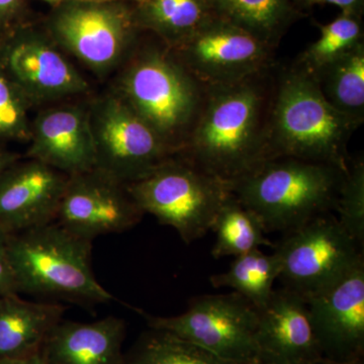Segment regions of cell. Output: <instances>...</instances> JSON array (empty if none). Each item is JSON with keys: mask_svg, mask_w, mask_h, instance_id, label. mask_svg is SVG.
<instances>
[{"mask_svg": "<svg viewBox=\"0 0 364 364\" xmlns=\"http://www.w3.org/2000/svg\"><path fill=\"white\" fill-rule=\"evenodd\" d=\"M139 41L119 69L112 92L177 155L196 123L207 86L189 73L168 46Z\"/></svg>", "mask_w": 364, "mask_h": 364, "instance_id": "obj_2", "label": "cell"}, {"mask_svg": "<svg viewBox=\"0 0 364 364\" xmlns=\"http://www.w3.org/2000/svg\"><path fill=\"white\" fill-rule=\"evenodd\" d=\"M337 220L361 248L364 243V160L352 158L340 188Z\"/></svg>", "mask_w": 364, "mask_h": 364, "instance_id": "obj_27", "label": "cell"}, {"mask_svg": "<svg viewBox=\"0 0 364 364\" xmlns=\"http://www.w3.org/2000/svg\"><path fill=\"white\" fill-rule=\"evenodd\" d=\"M128 364H239L171 333L153 329L129 359Z\"/></svg>", "mask_w": 364, "mask_h": 364, "instance_id": "obj_26", "label": "cell"}, {"mask_svg": "<svg viewBox=\"0 0 364 364\" xmlns=\"http://www.w3.org/2000/svg\"><path fill=\"white\" fill-rule=\"evenodd\" d=\"M277 64L236 82L208 86L179 156L227 184L267 160Z\"/></svg>", "mask_w": 364, "mask_h": 364, "instance_id": "obj_1", "label": "cell"}, {"mask_svg": "<svg viewBox=\"0 0 364 364\" xmlns=\"http://www.w3.org/2000/svg\"><path fill=\"white\" fill-rule=\"evenodd\" d=\"M136 25L169 48L215 18L210 0H128Z\"/></svg>", "mask_w": 364, "mask_h": 364, "instance_id": "obj_20", "label": "cell"}, {"mask_svg": "<svg viewBox=\"0 0 364 364\" xmlns=\"http://www.w3.org/2000/svg\"><path fill=\"white\" fill-rule=\"evenodd\" d=\"M143 215L127 184L93 168L68 176L55 222L92 241L102 235L132 229Z\"/></svg>", "mask_w": 364, "mask_h": 364, "instance_id": "obj_13", "label": "cell"}, {"mask_svg": "<svg viewBox=\"0 0 364 364\" xmlns=\"http://www.w3.org/2000/svg\"><path fill=\"white\" fill-rule=\"evenodd\" d=\"M7 244L18 294L80 305L114 301L92 272V241L72 234L58 223L9 235Z\"/></svg>", "mask_w": 364, "mask_h": 364, "instance_id": "obj_5", "label": "cell"}, {"mask_svg": "<svg viewBox=\"0 0 364 364\" xmlns=\"http://www.w3.org/2000/svg\"><path fill=\"white\" fill-rule=\"evenodd\" d=\"M293 2L299 11L303 7L330 4L338 7L342 14H353L363 18L364 13V0H293Z\"/></svg>", "mask_w": 364, "mask_h": 364, "instance_id": "obj_31", "label": "cell"}, {"mask_svg": "<svg viewBox=\"0 0 364 364\" xmlns=\"http://www.w3.org/2000/svg\"><path fill=\"white\" fill-rule=\"evenodd\" d=\"M20 159H21V155L11 152L0 145V173Z\"/></svg>", "mask_w": 364, "mask_h": 364, "instance_id": "obj_32", "label": "cell"}, {"mask_svg": "<svg viewBox=\"0 0 364 364\" xmlns=\"http://www.w3.org/2000/svg\"><path fill=\"white\" fill-rule=\"evenodd\" d=\"M313 78L325 100L337 112L358 128L363 124L364 43Z\"/></svg>", "mask_w": 364, "mask_h": 364, "instance_id": "obj_22", "label": "cell"}, {"mask_svg": "<svg viewBox=\"0 0 364 364\" xmlns=\"http://www.w3.org/2000/svg\"><path fill=\"white\" fill-rule=\"evenodd\" d=\"M124 320L109 316L92 323L60 322L42 345L47 364H121Z\"/></svg>", "mask_w": 364, "mask_h": 364, "instance_id": "obj_18", "label": "cell"}, {"mask_svg": "<svg viewBox=\"0 0 364 364\" xmlns=\"http://www.w3.org/2000/svg\"><path fill=\"white\" fill-rule=\"evenodd\" d=\"M305 364H326L324 361V358L320 359V360L313 361V363H309Z\"/></svg>", "mask_w": 364, "mask_h": 364, "instance_id": "obj_36", "label": "cell"}, {"mask_svg": "<svg viewBox=\"0 0 364 364\" xmlns=\"http://www.w3.org/2000/svg\"><path fill=\"white\" fill-rule=\"evenodd\" d=\"M282 261L279 254L263 253L260 248L235 257L229 269L210 277L215 289L229 287L248 299L257 310L267 303L273 284L279 279Z\"/></svg>", "mask_w": 364, "mask_h": 364, "instance_id": "obj_24", "label": "cell"}, {"mask_svg": "<svg viewBox=\"0 0 364 364\" xmlns=\"http://www.w3.org/2000/svg\"><path fill=\"white\" fill-rule=\"evenodd\" d=\"M358 129L325 100L313 77L294 62L277 61L267 159L298 158L346 172L348 143Z\"/></svg>", "mask_w": 364, "mask_h": 364, "instance_id": "obj_3", "label": "cell"}, {"mask_svg": "<svg viewBox=\"0 0 364 364\" xmlns=\"http://www.w3.org/2000/svg\"><path fill=\"white\" fill-rule=\"evenodd\" d=\"M33 107L0 67V143L28 142L31 139Z\"/></svg>", "mask_w": 364, "mask_h": 364, "instance_id": "obj_28", "label": "cell"}, {"mask_svg": "<svg viewBox=\"0 0 364 364\" xmlns=\"http://www.w3.org/2000/svg\"><path fill=\"white\" fill-rule=\"evenodd\" d=\"M43 1L47 2V4H51L53 7L58 6L64 0H43Z\"/></svg>", "mask_w": 364, "mask_h": 364, "instance_id": "obj_35", "label": "cell"}, {"mask_svg": "<svg viewBox=\"0 0 364 364\" xmlns=\"http://www.w3.org/2000/svg\"><path fill=\"white\" fill-rule=\"evenodd\" d=\"M9 235L0 231V296L18 294L9 254Z\"/></svg>", "mask_w": 364, "mask_h": 364, "instance_id": "obj_29", "label": "cell"}, {"mask_svg": "<svg viewBox=\"0 0 364 364\" xmlns=\"http://www.w3.org/2000/svg\"><path fill=\"white\" fill-rule=\"evenodd\" d=\"M257 342L263 364H305L323 358L306 299L286 287L273 289L258 310Z\"/></svg>", "mask_w": 364, "mask_h": 364, "instance_id": "obj_17", "label": "cell"}, {"mask_svg": "<svg viewBox=\"0 0 364 364\" xmlns=\"http://www.w3.org/2000/svg\"><path fill=\"white\" fill-rule=\"evenodd\" d=\"M25 9V0H0V38L18 28Z\"/></svg>", "mask_w": 364, "mask_h": 364, "instance_id": "obj_30", "label": "cell"}, {"mask_svg": "<svg viewBox=\"0 0 364 364\" xmlns=\"http://www.w3.org/2000/svg\"><path fill=\"white\" fill-rule=\"evenodd\" d=\"M346 172L324 163L275 157L228 188L259 218L267 234H284L335 210Z\"/></svg>", "mask_w": 364, "mask_h": 364, "instance_id": "obj_4", "label": "cell"}, {"mask_svg": "<svg viewBox=\"0 0 364 364\" xmlns=\"http://www.w3.org/2000/svg\"><path fill=\"white\" fill-rule=\"evenodd\" d=\"M358 242L332 213L284 233L274 246L284 287L308 299L322 294L364 261Z\"/></svg>", "mask_w": 364, "mask_h": 364, "instance_id": "obj_8", "label": "cell"}, {"mask_svg": "<svg viewBox=\"0 0 364 364\" xmlns=\"http://www.w3.org/2000/svg\"><path fill=\"white\" fill-rule=\"evenodd\" d=\"M44 28L97 77L119 70L142 33L128 0H64L53 7Z\"/></svg>", "mask_w": 364, "mask_h": 364, "instance_id": "obj_6", "label": "cell"}, {"mask_svg": "<svg viewBox=\"0 0 364 364\" xmlns=\"http://www.w3.org/2000/svg\"><path fill=\"white\" fill-rule=\"evenodd\" d=\"M170 49L207 87L236 82L277 61V49L215 16Z\"/></svg>", "mask_w": 364, "mask_h": 364, "instance_id": "obj_12", "label": "cell"}, {"mask_svg": "<svg viewBox=\"0 0 364 364\" xmlns=\"http://www.w3.org/2000/svg\"><path fill=\"white\" fill-rule=\"evenodd\" d=\"M68 176L26 158L0 173V231L21 233L56 221Z\"/></svg>", "mask_w": 364, "mask_h": 364, "instance_id": "obj_16", "label": "cell"}, {"mask_svg": "<svg viewBox=\"0 0 364 364\" xmlns=\"http://www.w3.org/2000/svg\"><path fill=\"white\" fill-rule=\"evenodd\" d=\"M65 312L58 303H35L18 294L0 296V359L40 353L46 338Z\"/></svg>", "mask_w": 364, "mask_h": 364, "instance_id": "obj_19", "label": "cell"}, {"mask_svg": "<svg viewBox=\"0 0 364 364\" xmlns=\"http://www.w3.org/2000/svg\"><path fill=\"white\" fill-rule=\"evenodd\" d=\"M0 67L33 109L85 97L91 90L45 28L23 23L0 38Z\"/></svg>", "mask_w": 364, "mask_h": 364, "instance_id": "obj_11", "label": "cell"}, {"mask_svg": "<svg viewBox=\"0 0 364 364\" xmlns=\"http://www.w3.org/2000/svg\"><path fill=\"white\" fill-rule=\"evenodd\" d=\"M95 167L124 184L148 176L176 156L112 91L88 100Z\"/></svg>", "mask_w": 364, "mask_h": 364, "instance_id": "obj_10", "label": "cell"}, {"mask_svg": "<svg viewBox=\"0 0 364 364\" xmlns=\"http://www.w3.org/2000/svg\"><path fill=\"white\" fill-rule=\"evenodd\" d=\"M324 361L326 364H360V360L358 361H347V363H344V361H334L329 360V359H325Z\"/></svg>", "mask_w": 364, "mask_h": 364, "instance_id": "obj_34", "label": "cell"}, {"mask_svg": "<svg viewBox=\"0 0 364 364\" xmlns=\"http://www.w3.org/2000/svg\"><path fill=\"white\" fill-rule=\"evenodd\" d=\"M0 364H47L40 353L23 358L0 359Z\"/></svg>", "mask_w": 364, "mask_h": 364, "instance_id": "obj_33", "label": "cell"}, {"mask_svg": "<svg viewBox=\"0 0 364 364\" xmlns=\"http://www.w3.org/2000/svg\"><path fill=\"white\" fill-rule=\"evenodd\" d=\"M154 330L171 333L220 358L239 364H263L257 342L258 310L241 294H205L173 317L142 313Z\"/></svg>", "mask_w": 364, "mask_h": 364, "instance_id": "obj_9", "label": "cell"}, {"mask_svg": "<svg viewBox=\"0 0 364 364\" xmlns=\"http://www.w3.org/2000/svg\"><path fill=\"white\" fill-rule=\"evenodd\" d=\"M318 26L320 30L318 39L293 61L312 77L364 43L361 16L341 13L331 23Z\"/></svg>", "mask_w": 364, "mask_h": 364, "instance_id": "obj_25", "label": "cell"}, {"mask_svg": "<svg viewBox=\"0 0 364 364\" xmlns=\"http://www.w3.org/2000/svg\"><path fill=\"white\" fill-rule=\"evenodd\" d=\"M306 301L323 358L360 360L364 350V261L329 289Z\"/></svg>", "mask_w": 364, "mask_h": 364, "instance_id": "obj_14", "label": "cell"}, {"mask_svg": "<svg viewBox=\"0 0 364 364\" xmlns=\"http://www.w3.org/2000/svg\"><path fill=\"white\" fill-rule=\"evenodd\" d=\"M210 230L215 234L212 249V255L215 259L226 256L235 258L262 246L272 248L275 246L268 240L259 218L231 191L220 208Z\"/></svg>", "mask_w": 364, "mask_h": 364, "instance_id": "obj_23", "label": "cell"}, {"mask_svg": "<svg viewBox=\"0 0 364 364\" xmlns=\"http://www.w3.org/2000/svg\"><path fill=\"white\" fill-rule=\"evenodd\" d=\"M26 158L38 160L67 176L95 167V150L86 102L42 107L32 119Z\"/></svg>", "mask_w": 364, "mask_h": 364, "instance_id": "obj_15", "label": "cell"}, {"mask_svg": "<svg viewBox=\"0 0 364 364\" xmlns=\"http://www.w3.org/2000/svg\"><path fill=\"white\" fill-rule=\"evenodd\" d=\"M127 186L144 214L174 228L186 244L210 231L230 193L226 182L179 155Z\"/></svg>", "mask_w": 364, "mask_h": 364, "instance_id": "obj_7", "label": "cell"}, {"mask_svg": "<svg viewBox=\"0 0 364 364\" xmlns=\"http://www.w3.org/2000/svg\"><path fill=\"white\" fill-rule=\"evenodd\" d=\"M215 18L243 28L274 49L303 16L293 0H210Z\"/></svg>", "mask_w": 364, "mask_h": 364, "instance_id": "obj_21", "label": "cell"}, {"mask_svg": "<svg viewBox=\"0 0 364 364\" xmlns=\"http://www.w3.org/2000/svg\"><path fill=\"white\" fill-rule=\"evenodd\" d=\"M267 364H272V363H267Z\"/></svg>", "mask_w": 364, "mask_h": 364, "instance_id": "obj_37", "label": "cell"}]
</instances>
